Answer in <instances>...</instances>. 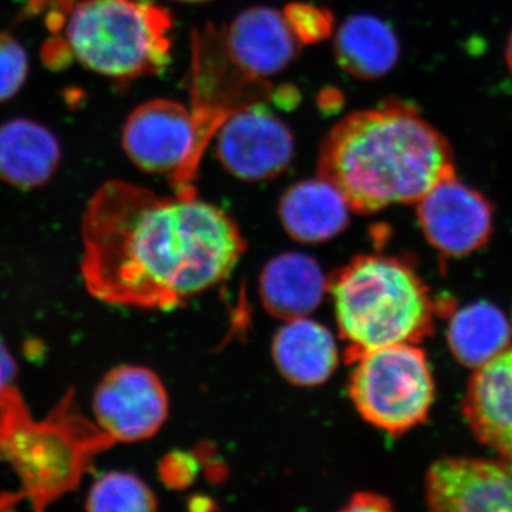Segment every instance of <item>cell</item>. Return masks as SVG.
I'll use <instances>...</instances> for the list:
<instances>
[{"label":"cell","mask_w":512,"mask_h":512,"mask_svg":"<svg viewBox=\"0 0 512 512\" xmlns=\"http://www.w3.org/2000/svg\"><path fill=\"white\" fill-rule=\"evenodd\" d=\"M80 271L107 305L171 311L228 278L245 252L237 222L197 195L160 197L126 181L94 192Z\"/></svg>","instance_id":"cell-1"},{"label":"cell","mask_w":512,"mask_h":512,"mask_svg":"<svg viewBox=\"0 0 512 512\" xmlns=\"http://www.w3.org/2000/svg\"><path fill=\"white\" fill-rule=\"evenodd\" d=\"M318 171L359 214L417 204L456 175L447 138L413 104L400 100L340 120L320 146Z\"/></svg>","instance_id":"cell-2"},{"label":"cell","mask_w":512,"mask_h":512,"mask_svg":"<svg viewBox=\"0 0 512 512\" xmlns=\"http://www.w3.org/2000/svg\"><path fill=\"white\" fill-rule=\"evenodd\" d=\"M346 357L386 346L419 343L433 333L436 303L409 262L396 256L360 255L329 279Z\"/></svg>","instance_id":"cell-3"},{"label":"cell","mask_w":512,"mask_h":512,"mask_svg":"<svg viewBox=\"0 0 512 512\" xmlns=\"http://www.w3.org/2000/svg\"><path fill=\"white\" fill-rule=\"evenodd\" d=\"M173 19L150 0H83L66 26L69 52L116 80L160 73L170 63Z\"/></svg>","instance_id":"cell-4"},{"label":"cell","mask_w":512,"mask_h":512,"mask_svg":"<svg viewBox=\"0 0 512 512\" xmlns=\"http://www.w3.org/2000/svg\"><path fill=\"white\" fill-rule=\"evenodd\" d=\"M113 440L77 412L72 396L64 397L45 420L30 413L0 430V460L15 468L22 491L42 510L80 483L94 458Z\"/></svg>","instance_id":"cell-5"},{"label":"cell","mask_w":512,"mask_h":512,"mask_svg":"<svg viewBox=\"0 0 512 512\" xmlns=\"http://www.w3.org/2000/svg\"><path fill=\"white\" fill-rule=\"evenodd\" d=\"M353 365L349 393L367 423L400 436L427 420L436 386L423 350L412 343L386 346Z\"/></svg>","instance_id":"cell-6"},{"label":"cell","mask_w":512,"mask_h":512,"mask_svg":"<svg viewBox=\"0 0 512 512\" xmlns=\"http://www.w3.org/2000/svg\"><path fill=\"white\" fill-rule=\"evenodd\" d=\"M121 140L140 170L167 177L174 194L197 195L195 181L208 146L191 107L167 99L147 101L131 111Z\"/></svg>","instance_id":"cell-7"},{"label":"cell","mask_w":512,"mask_h":512,"mask_svg":"<svg viewBox=\"0 0 512 512\" xmlns=\"http://www.w3.org/2000/svg\"><path fill=\"white\" fill-rule=\"evenodd\" d=\"M272 92L271 84L249 76L231 59L221 30L208 26L192 36L191 110L207 146L231 114L264 104L272 99Z\"/></svg>","instance_id":"cell-8"},{"label":"cell","mask_w":512,"mask_h":512,"mask_svg":"<svg viewBox=\"0 0 512 512\" xmlns=\"http://www.w3.org/2000/svg\"><path fill=\"white\" fill-rule=\"evenodd\" d=\"M168 412L164 383L144 366L113 367L93 393L94 421L114 443L151 439L164 426Z\"/></svg>","instance_id":"cell-9"},{"label":"cell","mask_w":512,"mask_h":512,"mask_svg":"<svg viewBox=\"0 0 512 512\" xmlns=\"http://www.w3.org/2000/svg\"><path fill=\"white\" fill-rule=\"evenodd\" d=\"M215 137L225 170L248 183L284 173L295 151L291 130L262 104L235 111Z\"/></svg>","instance_id":"cell-10"},{"label":"cell","mask_w":512,"mask_h":512,"mask_svg":"<svg viewBox=\"0 0 512 512\" xmlns=\"http://www.w3.org/2000/svg\"><path fill=\"white\" fill-rule=\"evenodd\" d=\"M424 237L446 256H464L483 248L491 237L494 207L483 192L454 177L441 181L417 202Z\"/></svg>","instance_id":"cell-11"},{"label":"cell","mask_w":512,"mask_h":512,"mask_svg":"<svg viewBox=\"0 0 512 512\" xmlns=\"http://www.w3.org/2000/svg\"><path fill=\"white\" fill-rule=\"evenodd\" d=\"M424 487L433 511H512V461L443 457L430 467Z\"/></svg>","instance_id":"cell-12"},{"label":"cell","mask_w":512,"mask_h":512,"mask_svg":"<svg viewBox=\"0 0 512 512\" xmlns=\"http://www.w3.org/2000/svg\"><path fill=\"white\" fill-rule=\"evenodd\" d=\"M231 59L256 79L266 80L285 70L303 46L285 12L255 6L239 13L221 30Z\"/></svg>","instance_id":"cell-13"},{"label":"cell","mask_w":512,"mask_h":512,"mask_svg":"<svg viewBox=\"0 0 512 512\" xmlns=\"http://www.w3.org/2000/svg\"><path fill=\"white\" fill-rule=\"evenodd\" d=\"M463 413L481 443L512 461V349L477 369Z\"/></svg>","instance_id":"cell-14"},{"label":"cell","mask_w":512,"mask_h":512,"mask_svg":"<svg viewBox=\"0 0 512 512\" xmlns=\"http://www.w3.org/2000/svg\"><path fill=\"white\" fill-rule=\"evenodd\" d=\"M329 292V279L315 259L299 252L272 258L259 278V293L266 312L275 318H306L319 308Z\"/></svg>","instance_id":"cell-15"},{"label":"cell","mask_w":512,"mask_h":512,"mask_svg":"<svg viewBox=\"0 0 512 512\" xmlns=\"http://www.w3.org/2000/svg\"><path fill=\"white\" fill-rule=\"evenodd\" d=\"M276 369L295 386L315 387L335 373L339 349L335 336L315 320H286L272 342Z\"/></svg>","instance_id":"cell-16"},{"label":"cell","mask_w":512,"mask_h":512,"mask_svg":"<svg viewBox=\"0 0 512 512\" xmlns=\"http://www.w3.org/2000/svg\"><path fill=\"white\" fill-rule=\"evenodd\" d=\"M350 207L342 194L325 178L292 185L279 202V217L295 241L319 244L338 237L349 224Z\"/></svg>","instance_id":"cell-17"},{"label":"cell","mask_w":512,"mask_h":512,"mask_svg":"<svg viewBox=\"0 0 512 512\" xmlns=\"http://www.w3.org/2000/svg\"><path fill=\"white\" fill-rule=\"evenodd\" d=\"M60 161L56 137L42 124L16 119L0 127V178L13 187H40Z\"/></svg>","instance_id":"cell-18"},{"label":"cell","mask_w":512,"mask_h":512,"mask_svg":"<svg viewBox=\"0 0 512 512\" xmlns=\"http://www.w3.org/2000/svg\"><path fill=\"white\" fill-rule=\"evenodd\" d=\"M336 60L359 80L382 79L399 62L400 43L384 20L372 15L350 16L335 37Z\"/></svg>","instance_id":"cell-19"},{"label":"cell","mask_w":512,"mask_h":512,"mask_svg":"<svg viewBox=\"0 0 512 512\" xmlns=\"http://www.w3.org/2000/svg\"><path fill=\"white\" fill-rule=\"evenodd\" d=\"M512 329L497 306L471 303L454 313L448 323L447 342L463 366L480 369L510 348Z\"/></svg>","instance_id":"cell-20"},{"label":"cell","mask_w":512,"mask_h":512,"mask_svg":"<svg viewBox=\"0 0 512 512\" xmlns=\"http://www.w3.org/2000/svg\"><path fill=\"white\" fill-rule=\"evenodd\" d=\"M86 508L93 512H150L157 510V497L140 477L111 471L92 485Z\"/></svg>","instance_id":"cell-21"},{"label":"cell","mask_w":512,"mask_h":512,"mask_svg":"<svg viewBox=\"0 0 512 512\" xmlns=\"http://www.w3.org/2000/svg\"><path fill=\"white\" fill-rule=\"evenodd\" d=\"M25 49L6 33H0V103L19 92L28 77Z\"/></svg>","instance_id":"cell-22"},{"label":"cell","mask_w":512,"mask_h":512,"mask_svg":"<svg viewBox=\"0 0 512 512\" xmlns=\"http://www.w3.org/2000/svg\"><path fill=\"white\" fill-rule=\"evenodd\" d=\"M16 376L18 369L15 359L0 339V424L28 409L16 386Z\"/></svg>","instance_id":"cell-23"},{"label":"cell","mask_w":512,"mask_h":512,"mask_svg":"<svg viewBox=\"0 0 512 512\" xmlns=\"http://www.w3.org/2000/svg\"><path fill=\"white\" fill-rule=\"evenodd\" d=\"M293 28L301 37L303 45L306 43L318 42L328 36L332 28V19L328 13L320 12L319 9L306 5H292L285 10Z\"/></svg>","instance_id":"cell-24"},{"label":"cell","mask_w":512,"mask_h":512,"mask_svg":"<svg viewBox=\"0 0 512 512\" xmlns=\"http://www.w3.org/2000/svg\"><path fill=\"white\" fill-rule=\"evenodd\" d=\"M392 508V501H390L389 498L383 497V495L380 494L362 491V493H356L353 495V497L350 498L348 505H346L343 510L352 512H384L392 511Z\"/></svg>","instance_id":"cell-25"},{"label":"cell","mask_w":512,"mask_h":512,"mask_svg":"<svg viewBox=\"0 0 512 512\" xmlns=\"http://www.w3.org/2000/svg\"><path fill=\"white\" fill-rule=\"evenodd\" d=\"M505 62H507L508 69L512 74V33L508 37L507 47H505Z\"/></svg>","instance_id":"cell-26"},{"label":"cell","mask_w":512,"mask_h":512,"mask_svg":"<svg viewBox=\"0 0 512 512\" xmlns=\"http://www.w3.org/2000/svg\"><path fill=\"white\" fill-rule=\"evenodd\" d=\"M181 2H192V3H195V2H207V0H181Z\"/></svg>","instance_id":"cell-27"}]
</instances>
